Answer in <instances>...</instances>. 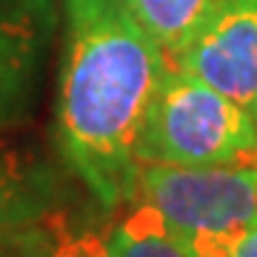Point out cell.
<instances>
[{
    "instance_id": "obj_11",
    "label": "cell",
    "mask_w": 257,
    "mask_h": 257,
    "mask_svg": "<svg viewBox=\"0 0 257 257\" xmlns=\"http://www.w3.org/2000/svg\"><path fill=\"white\" fill-rule=\"evenodd\" d=\"M192 257H257V223L251 229L240 231L237 237L217 243V246H203V248H189Z\"/></svg>"
},
{
    "instance_id": "obj_4",
    "label": "cell",
    "mask_w": 257,
    "mask_h": 257,
    "mask_svg": "<svg viewBox=\"0 0 257 257\" xmlns=\"http://www.w3.org/2000/svg\"><path fill=\"white\" fill-rule=\"evenodd\" d=\"M172 63L257 117V0H226Z\"/></svg>"
},
{
    "instance_id": "obj_10",
    "label": "cell",
    "mask_w": 257,
    "mask_h": 257,
    "mask_svg": "<svg viewBox=\"0 0 257 257\" xmlns=\"http://www.w3.org/2000/svg\"><path fill=\"white\" fill-rule=\"evenodd\" d=\"M49 217L32 226H20V229H3L0 231V257H37L49 237Z\"/></svg>"
},
{
    "instance_id": "obj_12",
    "label": "cell",
    "mask_w": 257,
    "mask_h": 257,
    "mask_svg": "<svg viewBox=\"0 0 257 257\" xmlns=\"http://www.w3.org/2000/svg\"><path fill=\"white\" fill-rule=\"evenodd\" d=\"M254 163H257V155H254Z\"/></svg>"
},
{
    "instance_id": "obj_2",
    "label": "cell",
    "mask_w": 257,
    "mask_h": 257,
    "mask_svg": "<svg viewBox=\"0 0 257 257\" xmlns=\"http://www.w3.org/2000/svg\"><path fill=\"white\" fill-rule=\"evenodd\" d=\"M257 155V117L169 63L138 143V163L229 166Z\"/></svg>"
},
{
    "instance_id": "obj_8",
    "label": "cell",
    "mask_w": 257,
    "mask_h": 257,
    "mask_svg": "<svg viewBox=\"0 0 257 257\" xmlns=\"http://www.w3.org/2000/svg\"><path fill=\"white\" fill-rule=\"evenodd\" d=\"M111 257H192V251L155 209L135 203L111 229Z\"/></svg>"
},
{
    "instance_id": "obj_6",
    "label": "cell",
    "mask_w": 257,
    "mask_h": 257,
    "mask_svg": "<svg viewBox=\"0 0 257 257\" xmlns=\"http://www.w3.org/2000/svg\"><path fill=\"white\" fill-rule=\"evenodd\" d=\"M60 209V175L29 149L0 140V231L32 226Z\"/></svg>"
},
{
    "instance_id": "obj_3",
    "label": "cell",
    "mask_w": 257,
    "mask_h": 257,
    "mask_svg": "<svg viewBox=\"0 0 257 257\" xmlns=\"http://www.w3.org/2000/svg\"><path fill=\"white\" fill-rule=\"evenodd\" d=\"M132 203L155 209L186 248L217 246L257 223V163H140Z\"/></svg>"
},
{
    "instance_id": "obj_5",
    "label": "cell",
    "mask_w": 257,
    "mask_h": 257,
    "mask_svg": "<svg viewBox=\"0 0 257 257\" xmlns=\"http://www.w3.org/2000/svg\"><path fill=\"white\" fill-rule=\"evenodd\" d=\"M57 32V0H0V128L35 109Z\"/></svg>"
},
{
    "instance_id": "obj_1",
    "label": "cell",
    "mask_w": 257,
    "mask_h": 257,
    "mask_svg": "<svg viewBox=\"0 0 257 257\" xmlns=\"http://www.w3.org/2000/svg\"><path fill=\"white\" fill-rule=\"evenodd\" d=\"M55 146L106 211L135 200L138 143L169 55L128 0H60Z\"/></svg>"
},
{
    "instance_id": "obj_7",
    "label": "cell",
    "mask_w": 257,
    "mask_h": 257,
    "mask_svg": "<svg viewBox=\"0 0 257 257\" xmlns=\"http://www.w3.org/2000/svg\"><path fill=\"white\" fill-rule=\"evenodd\" d=\"M138 18L166 49L169 60L186 46V40L203 26L211 12H217L226 0H128Z\"/></svg>"
},
{
    "instance_id": "obj_9",
    "label": "cell",
    "mask_w": 257,
    "mask_h": 257,
    "mask_svg": "<svg viewBox=\"0 0 257 257\" xmlns=\"http://www.w3.org/2000/svg\"><path fill=\"white\" fill-rule=\"evenodd\" d=\"M114 223L74 220L63 209L49 217V237L37 257H111Z\"/></svg>"
}]
</instances>
